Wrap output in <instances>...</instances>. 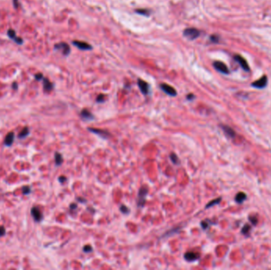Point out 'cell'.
<instances>
[{
    "label": "cell",
    "mask_w": 271,
    "mask_h": 270,
    "mask_svg": "<svg viewBox=\"0 0 271 270\" xmlns=\"http://www.w3.org/2000/svg\"><path fill=\"white\" fill-rule=\"evenodd\" d=\"M183 36L189 40H195L200 36V31L195 28H187L183 31Z\"/></svg>",
    "instance_id": "6da1fadb"
},
{
    "label": "cell",
    "mask_w": 271,
    "mask_h": 270,
    "mask_svg": "<svg viewBox=\"0 0 271 270\" xmlns=\"http://www.w3.org/2000/svg\"><path fill=\"white\" fill-rule=\"evenodd\" d=\"M148 189L146 188H141L140 189V192L138 193L137 197V205L139 207H143L146 202V198L148 196Z\"/></svg>",
    "instance_id": "7a4b0ae2"
},
{
    "label": "cell",
    "mask_w": 271,
    "mask_h": 270,
    "mask_svg": "<svg viewBox=\"0 0 271 270\" xmlns=\"http://www.w3.org/2000/svg\"><path fill=\"white\" fill-rule=\"evenodd\" d=\"M55 49L56 50H59L62 52L63 55H68L71 52V48L70 46L67 44V43H64V42H61V43H59V44H55Z\"/></svg>",
    "instance_id": "3957f363"
},
{
    "label": "cell",
    "mask_w": 271,
    "mask_h": 270,
    "mask_svg": "<svg viewBox=\"0 0 271 270\" xmlns=\"http://www.w3.org/2000/svg\"><path fill=\"white\" fill-rule=\"evenodd\" d=\"M213 67L216 68L217 71H218L219 72L224 74V75H228L229 74V69L228 67L226 66V64H224L223 62L220 61H215L213 63Z\"/></svg>",
    "instance_id": "277c9868"
},
{
    "label": "cell",
    "mask_w": 271,
    "mask_h": 270,
    "mask_svg": "<svg viewBox=\"0 0 271 270\" xmlns=\"http://www.w3.org/2000/svg\"><path fill=\"white\" fill-rule=\"evenodd\" d=\"M160 88H161V90H162L163 92H165L167 94H168V95H170V96H171V97H174V96L177 95V91H176V90H175L174 87H172L171 86L168 85V84L162 83V84L160 85Z\"/></svg>",
    "instance_id": "5b68a950"
},
{
    "label": "cell",
    "mask_w": 271,
    "mask_h": 270,
    "mask_svg": "<svg viewBox=\"0 0 271 270\" xmlns=\"http://www.w3.org/2000/svg\"><path fill=\"white\" fill-rule=\"evenodd\" d=\"M234 59H235V60L237 63H239V64L241 66V67H242V68H243L244 71H246V72H249V71H250V67H249V65H248L247 60H246L244 58H243V57H242L241 55H235V57H234Z\"/></svg>",
    "instance_id": "8992f818"
},
{
    "label": "cell",
    "mask_w": 271,
    "mask_h": 270,
    "mask_svg": "<svg viewBox=\"0 0 271 270\" xmlns=\"http://www.w3.org/2000/svg\"><path fill=\"white\" fill-rule=\"evenodd\" d=\"M73 45H75L76 48H78L80 50L83 51H87V50H91L93 48L91 44H89L87 42L84 41H79V40H73L72 41Z\"/></svg>",
    "instance_id": "52a82bcc"
},
{
    "label": "cell",
    "mask_w": 271,
    "mask_h": 270,
    "mask_svg": "<svg viewBox=\"0 0 271 270\" xmlns=\"http://www.w3.org/2000/svg\"><path fill=\"white\" fill-rule=\"evenodd\" d=\"M267 82H268L267 77L265 75H264L261 79H259L258 80L252 83V86H254V88H257V89H262V88L266 86Z\"/></svg>",
    "instance_id": "ba28073f"
},
{
    "label": "cell",
    "mask_w": 271,
    "mask_h": 270,
    "mask_svg": "<svg viewBox=\"0 0 271 270\" xmlns=\"http://www.w3.org/2000/svg\"><path fill=\"white\" fill-rule=\"evenodd\" d=\"M7 35H8V37H9L11 40H14L16 44H22L23 42H24V40H23V39H22V37H17V36H16V32H15V30L13 29H10L7 31Z\"/></svg>",
    "instance_id": "9c48e42d"
},
{
    "label": "cell",
    "mask_w": 271,
    "mask_h": 270,
    "mask_svg": "<svg viewBox=\"0 0 271 270\" xmlns=\"http://www.w3.org/2000/svg\"><path fill=\"white\" fill-rule=\"evenodd\" d=\"M31 215L34 220L35 222H41L43 219V215L41 213V212L40 211V209L37 207H33L31 208Z\"/></svg>",
    "instance_id": "30bf717a"
},
{
    "label": "cell",
    "mask_w": 271,
    "mask_h": 270,
    "mask_svg": "<svg viewBox=\"0 0 271 270\" xmlns=\"http://www.w3.org/2000/svg\"><path fill=\"white\" fill-rule=\"evenodd\" d=\"M138 86L141 91V93L144 95H147L149 92V85L147 82L143 79H138Z\"/></svg>",
    "instance_id": "8fae6325"
},
{
    "label": "cell",
    "mask_w": 271,
    "mask_h": 270,
    "mask_svg": "<svg viewBox=\"0 0 271 270\" xmlns=\"http://www.w3.org/2000/svg\"><path fill=\"white\" fill-rule=\"evenodd\" d=\"M88 130H90V131H91V132H93V133H94V134H96V135H98V136H101L102 138L106 139V138H108V137L110 136V134H109L108 131H105V130H101V129L93 128H89Z\"/></svg>",
    "instance_id": "7c38bea8"
},
{
    "label": "cell",
    "mask_w": 271,
    "mask_h": 270,
    "mask_svg": "<svg viewBox=\"0 0 271 270\" xmlns=\"http://www.w3.org/2000/svg\"><path fill=\"white\" fill-rule=\"evenodd\" d=\"M14 139H15V134L14 131H11L9 132L6 137H5V140H4V144L5 146L7 147H11L12 146L14 141Z\"/></svg>",
    "instance_id": "4fadbf2b"
},
{
    "label": "cell",
    "mask_w": 271,
    "mask_h": 270,
    "mask_svg": "<svg viewBox=\"0 0 271 270\" xmlns=\"http://www.w3.org/2000/svg\"><path fill=\"white\" fill-rule=\"evenodd\" d=\"M200 255L197 253H194V252H187L184 254V257L186 261H196L199 258Z\"/></svg>",
    "instance_id": "5bb4252c"
},
{
    "label": "cell",
    "mask_w": 271,
    "mask_h": 270,
    "mask_svg": "<svg viewBox=\"0 0 271 270\" xmlns=\"http://www.w3.org/2000/svg\"><path fill=\"white\" fill-rule=\"evenodd\" d=\"M43 87L45 92H50L53 89V84L46 78L43 79Z\"/></svg>",
    "instance_id": "9a60e30c"
},
{
    "label": "cell",
    "mask_w": 271,
    "mask_h": 270,
    "mask_svg": "<svg viewBox=\"0 0 271 270\" xmlns=\"http://www.w3.org/2000/svg\"><path fill=\"white\" fill-rule=\"evenodd\" d=\"M81 116L85 119V120H93L94 119V116L92 115V113L87 110V109H83L81 111V113H80Z\"/></svg>",
    "instance_id": "2e32d148"
},
{
    "label": "cell",
    "mask_w": 271,
    "mask_h": 270,
    "mask_svg": "<svg viewBox=\"0 0 271 270\" xmlns=\"http://www.w3.org/2000/svg\"><path fill=\"white\" fill-rule=\"evenodd\" d=\"M30 134V131H29V129L28 127H25L22 128V130L20 131V133L18 134V138L20 140H22V139H25L26 137H27Z\"/></svg>",
    "instance_id": "e0dca14e"
},
{
    "label": "cell",
    "mask_w": 271,
    "mask_h": 270,
    "mask_svg": "<svg viewBox=\"0 0 271 270\" xmlns=\"http://www.w3.org/2000/svg\"><path fill=\"white\" fill-rule=\"evenodd\" d=\"M222 128H223V130H224V131L228 135V136H230V137H234L235 136V131H233V129H232L231 128H229L228 126H225V125H223L222 126Z\"/></svg>",
    "instance_id": "ac0fdd59"
},
{
    "label": "cell",
    "mask_w": 271,
    "mask_h": 270,
    "mask_svg": "<svg viewBox=\"0 0 271 270\" xmlns=\"http://www.w3.org/2000/svg\"><path fill=\"white\" fill-rule=\"evenodd\" d=\"M63 157L61 155V154L56 152L55 154V162H56V166H60L63 162Z\"/></svg>",
    "instance_id": "d6986e66"
},
{
    "label": "cell",
    "mask_w": 271,
    "mask_h": 270,
    "mask_svg": "<svg viewBox=\"0 0 271 270\" xmlns=\"http://www.w3.org/2000/svg\"><path fill=\"white\" fill-rule=\"evenodd\" d=\"M246 195L244 192H239L236 196H235V200L238 203H242V202L246 199Z\"/></svg>",
    "instance_id": "ffe728a7"
},
{
    "label": "cell",
    "mask_w": 271,
    "mask_h": 270,
    "mask_svg": "<svg viewBox=\"0 0 271 270\" xmlns=\"http://www.w3.org/2000/svg\"><path fill=\"white\" fill-rule=\"evenodd\" d=\"M136 12H137V14H139L144 15V16H148L149 15V11L146 10V9H138V10H136Z\"/></svg>",
    "instance_id": "44dd1931"
},
{
    "label": "cell",
    "mask_w": 271,
    "mask_h": 270,
    "mask_svg": "<svg viewBox=\"0 0 271 270\" xmlns=\"http://www.w3.org/2000/svg\"><path fill=\"white\" fill-rule=\"evenodd\" d=\"M170 159H171V161H172V162L174 164H178L179 163V159L178 158V156L174 153L170 154Z\"/></svg>",
    "instance_id": "7402d4cb"
},
{
    "label": "cell",
    "mask_w": 271,
    "mask_h": 270,
    "mask_svg": "<svg viewBox=\"0 0 271 270\" xmlns=\"http://www.w3.org/2000/svg\"><path fill=\"white\" fill-rule=\"evenodd\" d=\"M220 200H221V198H218V199L213 200V201H211L210 203H209V204L206 205V208H210V207L213 206L214 205H217V204H218L219 202L220 201Z\"/></svg>",
    "instance_id": "603a6c76"
},
{
    "label": "cell",
    "mask_w": 271,
    "mask_h": 270,
    "mask_svg": "<svg viewBox=\"0 0 271 270\" xmlns=\"http://www.w3.org/2000/svg\"><path fill=\"white\" fill-rule=\"evenodd\" d=\"M22 189V193L24 195H28L31 192V189L29 186H23Z\"/></svg>",
    "instance_id": "cb8c5ba5"
},
{
    "label": "cell",
    "mask_w": 271,
    "mask_h": 270,
    "mask_svg": "<svg viewBox=\"0 0 271 270\" xmlns=\"http://www.w3.org/2000/svg\"><path fill=\"white\" fill-rule=\"evenodd\" d=\"M210 40L213 43H218L220 40V37L217 35H212L210 37Z\"/></svg>",
    "instance_id": "d4e9b609"
},
{
    "label": "cell",
    "mask_w": 271,
    "mask_h": 270,
    "mask_svg": "<svg viewBox=\"0 0 271 270\" xmlns=\"http://www.w3.org/2000/svg\"><path fill=\"white\" fill-rule=\"evenodd\" d=\"M120 210H121V212H123V213H124V214H127V213L129 212V209H128L126 206H124V205H121V208H120Z\"/></svg>",
    "instance_id": "484cf974"
},
{
    "label": "cell",
    "mask_w": 271,
    "mask_h": 270,
    "mask_svg": "<svg viewBox=\"0 0 271 270\" xmlns=\"http://www.w3.org/2000/svg\"><path fill=\"white\" fill-rule=\"evenodd\" d=\"M13 5H14L15 9H18V8L21 7V4H20L19 0H14V1H13Z\"/></svg>",
    "instance_id": "4316f807"
},
{
    "label": "cell",
    "mask_w": 271,
    "mask_h": 270,
    "mask_svg": "<svg viewBox=\"0 0 271 270\" xmlns=\"http://www.w3.org/2000/svg\"><path fill=\"white\" fill-rule=\"evenodd\" d=\"M6 235V229L3 226H0V238Z\"/></svg>",
    "instance_id": "83f0119b"
},
{
    "label": "cell",
    "mask_w": 271,
    "mask_h": 270,
    "mask_svg": "<svg viewBox=\"0 0 271 270\" xmlns=\"http://www.w3.org/2000/svg\"><path fill=\"white\" fill-rule=\"evenodd\" d=\"M43 79H44V75L41 73H38V74L35 75V79L36 80L41 81V80H43Z\"/></svg>",
    "instance_id": "f1b7e54d"
},
{
    "label": "cell",
    "mask_w": 271,
    "mask_h": 270,
    "mask_svg": "<svg viewBox=\"0 0 271 270\" xmlns=\"http://www.w3.org/2000/svg\"><path fill=\"white\" fill-rule=\"evenodd\" d=\"M104 95L103 94H99L98 96V98H97V101L98 102H103L104 101Z\"/></svg>",
    "instance_id": "f546056e"
},
{
    "label": "cell",
    "mask_w": 271,
    "mask_h": 270,
    "mask_svg": "<svg viewBox=\"0 0 271 270\" xmlns=\"http://www.w3.org/2000/svg\"><path fill=\"white\" fill-rule=\"evenodd\" d=\"M250 227L248 226V225H245V227L243 228V234H247L248 232H249V231H250Z\"/></svg>",
    "instance_id": "4dcf8cb0"
},
{
    "label": "cell",
    "mask_w": 271,
    "mask_h": 270,
    "mask_svg": "<svg viewBox=\"0 0 271 270\" xmlns=\"http://www.w3.org/2000/svg\"><path fill=\"white\" fill-rule=\"evenodd\" d=\"M92 250V247L91 246H86L85 247H83V251L84 252H87V253H89Z\"/></svg>",
    "instance_id": "1f68e13d"
},
{
    "label": "cell",
    "mask_w": 271,
    "mask_h": 270,
    "mask_svg": "<svg viewBox=\"0 0 271 270\" xmlns=\"http://www.w3.org/2000/svg\"><path fill=\"white\" fill-rule=\"evenodd\" d=\"M208 226H209V224L207 223L206 221H203V222H201V227H202L203 229H206V228L208 227Z\"/></svg>",
    "instance_id": "d6a6232c"
},
{
    "label": "cell",
    "mask_w": 271,
    "mask_h": 270,
    "mask_svg": "<svg viewBox=\"0 0 271 270\" xmlns=\"http://www.w3.org/2000/svg\"><path fill=\"white\" fill-rule=\"evenodd\" d=\"M195 98V96L193 95V94H188L187 96H186V98H187V100H193V98Z\"/></svg>",
    "instance_id": "836d02e7"
},
{
    "label": "cell",
    "mask_w": 271,
    "mask_h": 270,
    "mask_svg": "<svg viewBox=\"0 0 271 270\" xmlns=\"http://www.w3.org/2000/svg\"><path fill=\"white\" fill-rule=\"evenodd\" d=\"M66 180H67V178H66L64 176H61V177H59V181L61 183H63V182L66 181Z\"/></svg>",
    "instance_id": "e575fe53"
},
{
    "label": "cell",
    "mask_w": 271,
    "mask_h": 270,
    "mask_svg": "<svg viewBox=\"0 0 271 270\" xmlns=\"http://www.w3.org/2000/svg\"><path fill=\"white\" fill-rule=\"evenodd\" d=\"M18 84H17L16 83H14L12 84V88H13L14 90H18Z\"/></svg>",
    "instance_id": "d590c367"
},
{
    "label": "cell",
    "mask_w": 271,
    "mask_h": 270,
    "mask_svg": "<svg viewBox=\"0 0 271 270\" xmlns=\"http://www.w3.org/2000/svg\"><path fill=\"white\" fill-rule=\"evenodd\" d=\"M70 208H71V209H76V208H77V205H76V204H72V205H70Z\"/></svg>",
    "instance_id": "8d00e7d4"
}]
</instances>
